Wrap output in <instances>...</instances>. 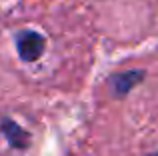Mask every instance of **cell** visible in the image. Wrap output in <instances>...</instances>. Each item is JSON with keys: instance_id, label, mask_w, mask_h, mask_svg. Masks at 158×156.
<instances>
[{"instance_id": "6da1fadb", "label": "cell", "mask_w": 158, "mask_h": 156, "mask_svg": "<svg viewBox=\"0 0 158 156\" xmlns=\"http://www.w3.org/2000/svg\"><path fill=\"white\" fill-rule=\"evenodd\" d=\"M44 48H46L44 36L34 30H22L16 36V50L24 62H36L44 54Z\"/></svg>"}, {"instance_id": "7a4b0ae2", "label": "cell", "mask_w": 158, "mask_h": 156, "mask_svg": "<svg viewBox=\"0 0 158 156\" xmlns=\"http://www.w3.org/2000/svg\"><path fill=\"white\" fill-rule=\"evenodd\" d=\"M144 78V70H126V72H118L110 78V86L114 96L122 98L130 92L134 86H138Z\"/></svg>"}, {"instance_id": "3957f363", "label": "cell", "mask_w": 158, "mask_h": 156, "mask_svg": "<svg viewBox=\"0 0 158 156\" xmlns=\"http://www.w3.org/2000/svg\"><path fill=\"white\" fill-rule=\"evenodd\" d=\"M0 132L6 136V140L10 142L12 148H26L28 140H30V134L18 124L12 118H2L0 120Z\"/></svg>"}, {"instance_id": "277c9868", "label": "cell", "mask_w": 158, "mask_h": 156, "mask_svg": "<svg viewBox=\"0 0 158 156\" xmlns=\"http://www.w3.org/2000/svg\"><path fill=\"white\" fill-rule=\"evenodd\" d=\"M148 156H158V152H152V154H148Z\"/></svg>"}]
</instances>
